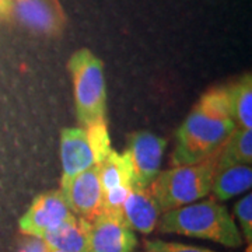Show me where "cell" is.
Wrapping results in <instances>:
<instances>
[{"mask_svg": "<svg viewBox=\"0 0 252 252\" xmlns=\"http://www.w3.org/2000/svg\"><path fill=\"white\" fill-rule=\"evenodd\" d=\"M132 187L124 185L104 192V210L107 212H122L124 202L127 198Z\"/></svg>", "mask_w": 252, "mask_h": 252, "instance_id": "obj_19", "label": "cell"}, {"mask_svg": "<svg viewBox=\"0 0 252 252\" xmlns=\"http://www.w3.org/2000/svg\"><path fill=\"white\" fill-rule=\"evenodd\" d=\"M18 21L35 34L61 35L66 27V14L59 0H14Z\"/></svg>", "mask_w": 252, "mask_h": 252, "instance_id": "obj_10", "label": "cell"}, {"mask_svg": "<svg viewBox=\"0 0 252 252\" xmlns=\"http://www.w3.org/2000/svg\"><path fill=\"white\" fill-rule=\"evenodd\" d=\"M234 213L243 230L245 241L251 244L252 241V195L248 193L241 200H238L234 206Z\"/></svg>", "mask_w": 252, "mask_h": 252, "instance_id": "obj_17", "label": "cell"}, {"mask_svg": "<svg viewBox=\"0 0 252 252\" xmlns=\"http://www.w3.org/2000/svg\"><path fill=\"white\" fill-rule=\"evenodd\" d=\"M157 227L162 234L200 238L230 248H238L244 241L228 210L213 199L164 212Z\"/></svg>", "mask_w": 252, "mask_h": 252, "instance_id": "obj_2", "label": "cell"}, {"mask_svg": "<svg viewBox=\"0 0 252 252\" xmlns=\"http://www.w3.org/2000/svg\"><path fill=\"white\" fill-rule=\"evenodd\" d=\"M252 130L235 127L234 132L220 149L217 170L231 165H251Z\"/></svg>", "mask_w": 252, "mask_h": 252, "instance_id": "obj_15", "label": "cell"}, {"mask_svg": "<svg viewBox=\"0 0 252 252\" xmlns=\"http://www.w3.org/2000/svg\"><path fill=\"white\" fill-rule=\"evenodd\" d=\"M89 252H133L137 237L124 219L122 212H101L87 221Z\"/></svg>", "mask_w": 252, "mask_h": 252, "instance_id": "obj_9", "label": "cell"}, {"mask_svg": "<svg viewBox=\"0 0 252 252\" xmlns=\"http://www.w3.org/2000/svg\"><path fill=\"white\" fill-rule=\"evenodd\" d=\"M228 108L235 127L252 130V77L245 74L240 80L225 87Z\"/></svg>", "mask_w": 252, "mask_h": 252, "instance_id": "obj_14", "label": "cell"}, {"mask_svg": "<svg viewBox=\"0 0 252 252\" xmlns=\"http://www.w3.org/2000/svg\"><path fill=\"white\" fill-rule=\"evenodd\" d=\"M219 153L212 154L198 164L172 167L157 175L149 188L161 212L185 206L207 196L216 174Z\"/></svg>", "mask_w": 252, "mask_h": 252, "instance_id": "obj_4", "label": "cell"}, {"mask_svg": "<svg viewBox=\"0 0 252 252\" xmlns=\"http://www.w3.org/2000/svg\"><path fill=\"white\" fill-rule=\"evenodd\" d=\"M48 252H62V251H59V250H54V248H49V247H48Z\"/></svg>", "mask_w": 252, "mask_h": 252, "instance_id": "obj_22", "label": "cell"}, {"mask_svg": "<svg viewBox=\"0 0 252 252\" xmlns=\"http://www.w3.org/2000/svg\"><path fill=\"white\" fill-rule=\"evenodd\" d=\"M14 14V0H0V20L7 21Z\"/></svg>", "mask_w": 252, "mask_h": 252, "instance_id": "obj_21", "label": "cell"}, {"mask_svg": "<svg viewBox=\"0 0 252 252\" xmlns=\"http://www.w3.org/2000/svg\"><path fill=\"white\" fill-rule=\"evenodd\" d=\"M251 165H231L216 170L212 182V190L217 200H228L235 195L251 189Z\"/></svg>", "mask_w": 252, "mask_h": 252, "instance_id": "obj_13", "label": "cell"}, {"mask_svg": "<svg viewBox=\"0 0 252 252\" xmlns=\"http://www.w3.org/2000/svg\"><path fill=\"white\" fill-rule=\"evenodd\" d=\"M98 172L104 192L124 185L132 187V165L126 152L119 153L111 149L108 156L98 165Z\"/></svg>", "mask_w": 252, "mask_h": 252, "instance_id": "obj_16", "label": "cell"}, {"mask_svg": "<svg viewBox=\"0 0 252 252\" xmlns=\"http://www.w3.org/2000/svg\"><path fill=\"white\" fill-rule=\"evenodd\" d=\"M111 149V137L107 124L62 129V178H69L101 164Z\"/></svg>", "mask_w": 252, "mask_h": 252, "instance_id": "obj_5", "label": "cell"}, {"mask_svg": "<svg viewBox=\"0 0 252 252\" xmlns=\"http://www.w3.org/2000/svg\"><path fill=\"white\" fill-rule=\"evenodd\" d=\"M167 140L152 132H136L127 139L126 154L132 165V187L149 188L160 174Z\"/></svg>", "mask_w": 252, "mask_h": 252, "instance_id": "obj_8", "label": "cell"}, {"mask_svg": "<svg viewBox=\"0 0 252 252\" xmlns=\"http://www.w3.org/2000/svg\"><path fill=\"white\" fill-rule=\"evenodd\" d=\"M144 252H217L200 248L195 245H187L180 243H168L162 240H149L144 243Z\"/></svg>", "mask_w": 252, "mask_h": 252, "instance_id": "obj_18", "label": "cell"}, {"mask_svg": "<svg viewBox=\"0 0 252 252\" xmlns=\"http://www.w3.org/2000/svg\"><path fill=\"white\" fill-rule=\"evenodd\" d=\"M98 165L61 181L59 190L67 207L77 219L86 221H91L104 212V190Z\"/></svg>", "mask_w": 252, "mask_h": 252, "instance_id": "obj_6", "label": "cell"}, {"mask_svg": "<svg viewBox=\"0 0 252 252\" xmlns=\"http://www.w3.org/2000/svg\"><path fill=\"white\" fill-rule=\"evenodd\" d=\"M72 74L76 115L81 126L107 124V87L104 63L93 51H74L67 62Z\"/></svg>", "mask_w": 252, "mask_h": 252, "instance_id": "obj_3", "label": "cell"}, {"mask_svg": "<svg viewBox=\"0 0 252 252\" xmlns=\"http://www.w3.org/2000/svg\"><path fill=\"white\" fill-rule=\"evenodd\" d=\"M76 217L67 207L61 190L38 195L18 221L20 231L28 237L42 240L63 223Z\"/></svg>", "mask_w": 252, "mask_h": 252, "instance_id": "obj_7", "label": "cell"}, {"mask_svg": "<svg viewBox=\"0 0 252 252\" xmlns=\"http://www.w3.org/2000/svg\"><path fill=\"white\" fill-rule=\"evenodd\" d=\"M42 241L54 250L62 252H89V228L87 221L77 217L63 223L46 234Z\"/></svg>", "mask_w": 252, "mask_h": 252, "instance_id": "obj_12", "label": "cell"}, {"mask_svg": "<svg viewBox=\"0 0 252 252\" xmlns=\"http://www.w3.org/2000/svg\"><path fill=\"white\" fill-rule=\"evenodd\" d=\"M18 252H48V245L39 238L30 237L23 241Z\"/></svg>", "mask_w": 252, "mask_h": 252, "instance_id": "obj_20", "label": "cell"}, {"mask_svg": "<svg viewBox=\"0 0 252 252\" xmlns=\"http://www.w3.org/2000/svg\"><path fill=\"white\" fill-rule=\"evenodd\" d=\"M122 215L133 231L150 234L158 223L161 209L150 188L132 187L124 202Z\"/></svg>", "mask_w": 252, "mask_h": 252, "instance_id": "obj_11", "label": "cell"}, {"mask_svg": "<svg viewBox=\"0 0 252 252\" xmlns=\"http://www.w3.org/2000/svg\"><path fill=\"white\" fill-rule=\"evenodd\" d=\"M234 129L225 87L206 91L177 130L172 167L198 164L220 152Z\"/></svg>", "mask_w": 252, "mask_h": 252, "instance_id": "obj_1", "label": "cell"}]
</instances>
